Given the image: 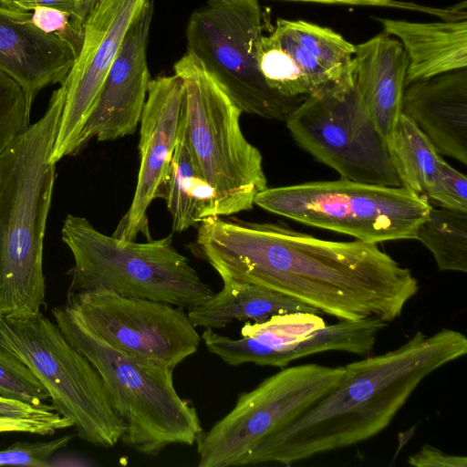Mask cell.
Wrapping results in <instances>:
<instances>
[{
    "instance_id": "obj_1",
    "label": "cell",
    "mask_w": 467,
    "mask_h": 467,
    "mask_svg": "<svg viewBox=\"0 0 467 467\" xmlns=\"http://www.w3.org/2000/svg\"><path fill=\"white\" fill-rule=\"evenodd\" d=\"M196 250L222 281L264 286L337 318L400 317L419 291L411 271L375 243L335 242L272 223H199Z\"/></svg>"
},
{
    "instance_id": "obj_2",
    "label": "cell",
    "mask_w": 467,
    "mask_h": 467,
    "mask_svg": "<svg viewBox=\"0 0 467 467\" xmlns=\"http://www.w3.org/2000/svg\"><path fill=\"white\" fill-rule=\"evenodd\" d=\"M466 353L464 334L445 327L430 336L419 330L395 349L347 364L329 393L260 442L239 466H290L367 441L390 424L428 376Z\"/></svg>"
},
{
    "instance_id": "obj_3",
    "label": "cell",
    "mask_w": 467,
    "mask_h": 467,
    "mask_svg": "<svg viewBox=\"0 0 467 467\" xmlns=\"http://www.w3.org/2000/svg\"><path fill=\"white\" fill-rule=\"evenodd\" d=\"M66 89L0 156V317L21 319L46 299L44 238L56 178L52 161Z\"/></svg>"
},
{
    "instance_id": "obj_4",
    "label": "cell",
    "mask_w": 467,
    "mask_h": 467,
    "mask_svg": "<svg viewBox=\"0 0 467 467\" xmlns=\"http://www.w3.org/2000/svg\"><path fill=\"white\" fill-rule=\"evenodd\" d=\"M51 312L65 337L99 373L125 426L124 445L154 456L171 445L196 443L203 429L195 408L176 391L173 368L140 362L112 348L67 304Z\"/></svg>"
},
{
    "instance_id": "obj_5",
    "label": "cell",
    "mask_w": 467,
    "mask_h": 467,
    "mask_svg": "<svg viewBox=\"0 0 467 467\" xmlns=\"http://www.w3.org/2000/svg\"><path fill=\"white\" fill-rule=\"evenodd\" d=\"M61 236L75 262L68 293L105 290L187 309L214 293L171 235L144 243L122 240L100 233L85 217L67 214Z\"/></svg>"
},
{
    "instance_id": "obj_6",
    "label": "cell",
    "mask_w": 467,
    "mask_h": 467,
    "mask_svg": "<svg viewBox=\"0 0 467 467\" xmlns=\"http://www.w3.org/2000/svg\"><path fill=\"white\" fill-rule=\"evenodd\" d=\"M185 88L184 135L213 195V216L251 210L267 188L262 154L242 132L239 106L194 55L173 66Z\"/></svg>"
},
{
    "instance_id": "obj_7",
    "label": "cell",
    "mask_w": 467,
    "mask_h": 467,
    "mask_svg": "<svg viewBox=\"0 0 467 467\" xmlns=\"http://www.w3.org/2000/svg\"><path fill=\"white\" fill-rule=\"evenodd\" d=\"M254 205L303 224L379 244L415 239L431 204L402 186L345 179L266 188Z\"/></svg>"
},
{
    "instance_id": "obj_8",
    "label": "cell",
    "mask_w": 467,
    "mask_h": 467,
    "mask_svg": "<svg viewBox=\"0 0 467 467\" xmlns=\"http://www.w3.org/2000/svg\"><path fill=\"white\" fill-rule=\"evenodd\" d=\"M0 346L32 370L80 439L105 448L120 441L125 426L99 373L55 321L41 312L21 319L0 317Z\"/></svg>"
},
{
    "instance_id": "obj_9",
    "label": "cell",
    "mask_w": 467,
    "mask_h": 467,
    "mask_svg": "<svg viewBox=\"0 0 467 467\" xmlns=\"http://www.w3.org/2000/svg\"><path fill=\"white\" fill-rule=\"evenodd\" d=\"M285 124L302 149L342 179L400 186L386 139L360 99L354 68L307 95Z\"/></svg>"
},
{
    "instance_id": "obj_10",
    "label": "cell",
    "mask_w": 467,
    "mask_h": 467,
    "mask_svg": "<svg viewBox=\"0 0 467 467\" xmlns=\"http://www.w3.org/2000/svg\"><path fill=\"white\" fill-rule=\"evenodd\" d=\"M257 0H206L186 26L187 51L199 58L243 112L285 121L305 98L272 89L257 64L264 36Z\"/></svg>"
},
{
    "instance_id": "obj_11",
    "label": "cell",
    "mask_w": 467,
    "mask_h": 467,
    "mask_svg": "<svg viewBox=\"0 0 467 467\" xmlns=\"http://www.w3.org/2000/svg\"><path fill=\"white\" fill-rule=\"evenodd\" d=\"M344 372V366L315 363L285 367L240 393L233 409L198 438V466H239L260 442L329 393Z\"/></svg>"
},
{
    "instance_id": "obj_12",
    "label": "cell",
    "mask_w": 467,
    "mask_h": 467,
    "mask_svg": "<svg viewBox=\"0 0 467 467\" xmlns=\"http://www.w3.org/2000/svg\"><path fill=\"white\" fill-rule=\"evenodd\" d=\"M81 323L117 350L173 368L196 353L201 336L184 308L105 290L67 293Z\"/></svg>"
},
{
    "instance_id": "obj_13",
    "label": "cell",
    "mask_w": 467,
    "mask_h": 467,
    "mask_svg": "<svg viewBox=\"0 0 467 467\" xmlns=\"http://www.w3.org/2000/svg\"><path fill=\"white\" fill-rule=\"evenodd\" d=\"M241 336L235 339L204 328L201 338L209 352L228 365L285 368L327 351L368 356L377 341L378 326L372 318L327 326L318 314L297 312L275 315L263 322L246 321Z\"/></svg>"
},
{
    "instance_id": "obj_14",
    "label": "cell",
    "mask_w": 467,
    "mask_h": 467,
    "mask_svg": "<svg viewBox=\"0 0 467 467\" xmlns=\"http://www.w3.org/2000/svg\"><path fill=\"white\" fill-rule=\"evenodd\" d=\"M151 0H100L85 20L83 40L63 85L66 89L52 161L80 150L84 125L99 99L125 36Z\"/></svg>"
},
{
    "instance_id": "obj_15",
    "label": "cell",
    "mask_w": 467,
    "mask_h": 467,
    "mask_svg": "<svg viewBox=\"0 0 467 467\" xmlns=\"http://www.w3.org/2000/svg\"><path fill=\"white\" fill-rule=\"evenodd\" d=\"M185 108V88L176 74L151 78L140 117V169L131 204L113 236L133 241L148 232L147 210L160 197Z\"/></svg>"
},
{
    "instance_id": "obj_16",
    "label": "cell",
    "mask_w": 467,
    "mask_h": 467,
    "mask_svg": "<svg viewBox=\"0 0 467 467\" xmlns=\"http://www.w3.org/2000/svg\"><path fill=\"white\" fill-rule=\"evenodd\" d=\"M153 10L151 0L129 29L83 127L80 150L93 138L99 141L114 140L136 131L151 79L147 48Z\"/></svg>"
},
{
    "instance_id": "obj_17",
    "label": "cell",
    "mask_w": 467,
    "mask_h": 467,
    "mask_svg": "<svg viewBox=\"0 0 467 467\" xmlns=\"http://www.w3.org/2000/svg\"><path fill=\"white\" fill-rule=\"evenodd\" d=\"M78 53L68 41L37 27L31 13L0 5V71L20 86L30 113L42 89L63 84Z\"/></svg>"
},
{
    "instance_id": "obj_18",
    "label": "cell",
    "mask_w": 467,
    "mask_h": 467,
    "mask_svg": "<svg viewBox=\"0 0 467 467\" xmlns=\"http://www.w3.org/2000/svg\"><path fill=\"white\" fill-rule=\"evenodd\" d=\"M401 110L441 155L467 164V69L405 87Z\"/></svg>"
},
{
    "instance_id": "obj_19",
    "label": "cell",
    "mask_w": 467,
    "mask_h": 467,
    "mask_svg": "<svg viewBox=\"0 0 467 467\" xmlns=\"http://www.w3.org/2000/svg\"><path fill=\"white\" fill-rule=\"evenodd\" d=\"M400 186L430 203L467 212V178L446 162L425 134L401 113L386 140Z\"/></svg>"
},
{
    "instance_id": "obj_20",
    "label": "cell",
    "mask_w": 467,
    "mask_h": 467,
    "mask_svg": "<svg viewBox=\"0 0 467 467\" xmlns=\"http://www.w3.org/2000/svg\"><path fill=\"white\" fill-rule=\"evenodd\" d=\"M355 82L373 123L387 140L402 113L408 57L401 43L384 32L358 44Z\"/></svg>"
},
{
    "instance_id": "obj_21",
    "label": "cell",
    "mask_w": 467,
    "mask_h": 467,
    "mask_svg": "<svg viewBox=\"0 0 467 467\" xmlns=\"http://www.w3.org/2000/svg\"><path fill=\"white\" fill-rule=\"evenodd\" d=\"M379 21L384 33L398 37L406 52L405 86L467 67L466 18L431 23Z\"/></svg>"
},
{
    "instance_id": "obj_22",
    "label": "cell",
    "mask_w": 467,
    "mask_h": 467,
    "mask_svg": "<svg viewBox=\"0 0 467 467\" xmlns=\"http://www.w3.org/2000/svg\"><path fill=\"white\" fill-rule=\"evenodd\" d=\"M267 37L293 59L309 94L354 68L356 46L328 27L279 18Z\"/></svg>"
},
{
    "instance_id": "obj_23",
    "label": "cell",
    "mask_w": 467,
    "mask_h": 467,
    "mask_svg": "<svg viewBox=\"0 0 467 467\" xmlns=\"http://www.w3.org/2000/svg\"><path fill=\"white\" fill-rule=\"evenodd\" d=\"M223 288L188 308L195 327L221 328L234 321L263 322L275 315L320 312L275 290L246 283L223 281Z\"/></svg>"
},
{
    "instance_id": "obj_24",
    "label": "cell",
    "mask_w": 467,
    "mask_h": 467,
    "mask_svg": "<svg viewBox=\"0 0 467 467\" xmlns=\"http://www.w3.org/2000/svg\"><path fill=\"white\" fill-rule=\"evenodd\" d=\"M184 113L160 197L166 200L172 231L181 233L213 216V195L200 175L184 135Z\"/></svg>"
},
{
    "instance_id": "obj_25",
    "label": "cell",
    "mask_w": 467,
    "mask_h": 467,
    "mask_svg": "<svg viewBox=\"0 0 467 467\" xmlns=\"http://www.w3.org/2000/svg\"><path fill=\"white\" fill-rule=\"evenodd\" d=\"M438 207H431L415 239L432 254L441 271L466 273L467 212Z\"/></svg>"
},
{
    "instance_id": "obj_26",
    "label": "cell",
    "mask_w": 467,
    "mask_h": 467,
    "mask_svg": "<svg viewBox=\"0 0 467 467\" xmlns=\"http://www.w3.org/2000/svg\"><path fill=\"white\" fill-rule=\"evenodd\" d=\"M257 64L267 85L290 98H306L309 90L293 59L263 36L257 46Z\"/></svg>"
},
{
    "instance_id": "obj_27",
    "label": "cell",
    "mask_w": 467,
    "mask_h": 467,
    "mask_svg": "<svg viewBox=\"0 0 467 467\" xmlns=\"http://www.w3.org/2000/svg\"><path fill=\"white\" fill-rule=\"evenodd\" d=\"M0 396L40 405L48 393L32 370L17 357L0 346Z\"/></svg>"
},
{
    "instance_id": "obj_28",
    "label": "cell",
    "mask_w": 467,
    "mask_h": 467,
    "mask_svg": "<svg viewBox=\"0 0 467 467\" xmlns=\"http://www.w3.org/2000/svg\"><path fill=\"white\" fill-rule=\"evenodd\" d=\"M30 114L20 86L0 71V156L29 127Z\"/></svg>"
},
{
    "instance_id": "obj_29",
    "label": "cell",
    "mask_w": 467,
    "mask_h": 467,
    "mask_svg": "<svg viewBox=\"0 0 467 467\" xmlns=\"http://www.w3.org/2000/svg\"><path fill=\"white\" fill-rule=\"evenodd\" d=\"M70 440V435H65L48 441L15 442L0 450V465L50 466L52 456L65 448Z\"/></svg>"
},
{
    "instance_id": "obj_30",
    "label": "cell",
    "mask_w": 467,
    "mask_h": 467,
    "mask_svg": "<svg viewBox=\"0 0 467 467\" xmlns=\"http://www.w3.org/2000/svg\"><path fill=\"white\" fill-rule=\"evenodd\" d=\"M31 19L43 31L59 36L79 51L84 26H80L71 15L57 9L42 7L31 12Z\"/></svg>"
},
{
    "instance_id": "obj_31",
    "label": "cell",
    "mask_w": 467,
    "mask_h": 467,
    "mask_svg": "<svg viewBox=\"0 0 467 467\" xmlns=\"http://www.w3.org/2000/svg\"><path fill=\"white\" fill-rule=\"evenodd\" d=\"M73 427L70 420L59 413L48 418H0V433L22 432L36 435H53L57 431Z\"/></svg>"
},
{
    "instance_id": "obj_32",
    "label": "cell",
    "mask_w": 467,
    "mask_h": 467,
    "mask_svg": "<svg viewBox=\"0 0 467 467\" xmlns=\"http://www.w3.org/2000/svg\"><path fill=\"white\" fill-rule=\"evenodd\" d=\"M409 464L415 467H466L465 456L448 454L430 444L409 456Z\"/></svg>"
},
{
    "instance_id": "obj_33",
    "label": "cell",
    "mask_w": 467,
    "mask_h": 467,
    "mask_svg": "<svg viewBox=\"0 0 467 467\" xmlns=\"http://www.w3.org/2000/svg\"><path fill=\"white\" fill-rule=\"evenodd\" d=\"M57 413L52 405H32L0 396V418L37 419L52 417Z\"/></svg>"
},
{
    "instance_id": "obj_34",
    "label": "cell",
    "mask_w": 467,
    "mask_h": 467,
    "mask_svg": "<svg viewBox=\"0 0 467 467\" xmlns=\"http://www.w3.org/2000/svg\"><path fill=\"white\" fill-rule=\"evenodd\" d=\"M0 5L23 13H31L33 10L42 7L54 8L71 15L77 21L75 0H0Z\"/></svg>"
},
{
    "instance_id": "obj_35",
    "label": "cell",
    "mask_w": 467,
    "mask_h": 467,
    "mask_svg": "<svg viewBox=\"0 0 467 467\" xmlns=\"http://www.w3.org/2000/svg\"><path fill=\"white\" fill-rule=\"evenodd\" d=\"M362 1L367 2L369 5L389 6V7H398V8L424 11L427 13H431L432 15H438L443 19L457 17L460 15L459 7H453L451 9H437V8H431V7L417 5H413V4H410V3L396 2L394 0H362Z\"/></svg>"
},
{
    "instance_id": "obj_36",
    "label": "cell",
    "mask_w": 467,
    "mask_h": 467,
    "mask_svg": "<svg viewBox=\"0 0 467 467\" xmlns=\"http://www.w3.org/2000/svg\"><path fill=\"white\" fill-rule=\"evenodd\" d=\"M100 0H75L76 19L81 26H84L89 13Z\"/></svg>"
},
{
    "instance_id": "obj_37",
    "label": "cell",
    "mask_w": 467,
    "mask_h": 467,
    "mask_svg": "<svg viewBox=\"0 0 467 467\" xmlns=\"http://www.w3.org/2000/svg\"><path fill=\"white\" fill-rule=\"evenodd\" d=\"M288 1H304V2H315V3H324V4L369 5L367 2L362 1V0H288Z\"/></svg>"
}]
</instances>
